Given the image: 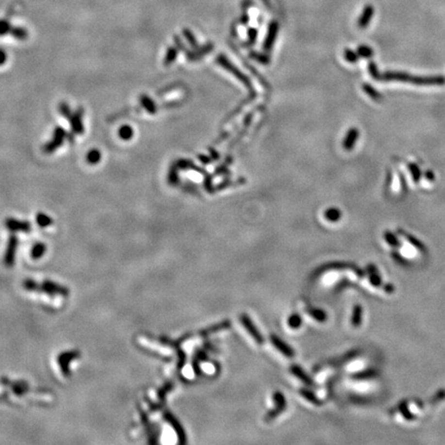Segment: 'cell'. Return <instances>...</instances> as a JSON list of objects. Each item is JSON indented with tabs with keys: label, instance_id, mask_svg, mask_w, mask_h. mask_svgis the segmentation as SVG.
I'll use <instances>...</instances> for the list:
<instances>
[{
	"label": "cell",
	"instance_id": "83f0119b",
	"mask_svg": "<svg viewBox=\"0 0 445 445\" xmlns=\"http://www.w3.org/2000/svg\"><path fill=\"white\" fill-rule=\"evenodd\" d=\"M12 29H13V28L11 27V24L8 23L7 21L0 20V36H2V35H5V34H8V33H11Z\"/></svg>",
	"mask_w": 445,
	"mask_h": 445
},
{
	"label": "cell",
	"instance_id": "8fae6325",
	"mask_svg": "<svg viewBox=\"0 0 445 445\" xmlns=\"http://www.w3.org/2000/svg\"><path fill=\"white\" fill-rule=\"evenodd\" d=\"M399 233L402 235L403 237H405V239L410 243V245H412L415 248H417L418 250H421V251H425L426 250V247L424 246V243L419 241L418 239H416L414 236H412V235L411 234H408L406 233L405 231H403V230H400Z\"/></svg>",
	"mask_w": 445,
	"mask_h": 445
},
{
	"label": "cell",
	"instance_id": "6da1fadb",
	"mask_svg": "<svg viewBox=\"0 0 445 445\" xmlns=\"http://www.w3.org/2000/svg\"><path fill=\"white\" fill-rule=\"evenodd\" d=\"M409 82L417 86H443L445 85V77L443 75H432V77L411 75Z\"/></svg>",
	"mask_w": 445,
	"mask_h": 445
},
{
	"label": "cell",
	"instance_id": "9a60e30c",
	"mask_svg": "<svg viewBox=\"0 0 445 445\" xmlns=\"http://www.w3.org/2000/svg\"><path fill=\"white\" fill-rule=\"evenodd\" d=\"M363 90L369 97H371L373 100H375V101H380L382 98L381 94L379 93V92H377L372 86L368 85V83H364Z\"/></svg>",
	"mask_w": 445,
	"mask_h": 445
},
{
	"label": "cell",
	"instance_id": "9c48e42d",
	"mask_svg": "<svg viewBox=\"0 0 445 445\" xmlns=\"http://www.w3.org/2000/svg\"><path fill=\"white\" fill-rule=\"evenodd\" d=\"M274 401L276 404V410H274L273 412L270 411L269 413L267 415V418H274L275 416H278L280 413H281V411L285 408V400L282 396V394L278 392L274 395Z\"/></svg>",
	"mask_w": 445,
	"mask_h": 445
},
{
	"label": "cell",
	"instance_id": "e575fe53",
	"mask_svg": "<svg viewBox=\"0 0 445 445\" xmlns=\"http://www.w3.org/2000/svg\"><path fill=\"white\" fill-rule=\"evenodd\" d=\"M392 255H393V257H394L395 259H396L397 261H399V262H400L402 265H407V264H408V262L406 261V260H405V259H403L402 257H400V255H399V254H395V253H392Z\"/></svg>",
	"mask_w": 445,
	"mask_h": 445
},
{
	"label": "cell",
	"instance_id": "2e32d148",
	"mask_svg": "<svg viewBox=\"0 0 445 445\" xmlns=\"http://www.w3.org/2000/svg\"><path fill=\"white\" fill-rule=\"evenodd\" d=\"M408 169L411 174V178L413 179L414 182H418L422 178V171L419 169V167L415 163H408Z\"/></svg>",
	"mask_w": 445,
	"mask_h": 445
},
{
	"label": "cell",
	"instance_id": "8d00e7d4",
	"mask_svg": "<svg viewBox=\"0 0 445 445\" xmlns=\"http://www.w3.org/2000/svg\"><path fill=\"white\" fill-rule=\"evenodd\" d=\"M6 61V54L2 49H0V65H2Z\"/></svg>",
	"mask_w": 445,
	"mask_h": 445
},
{
	"label": "cell",
	"instance_id": "277c9868",
	"mask_svg": "<svg viewBox=\"0 0 445 445\" xmlns=\"http://www.w3.org/2000/svg\"><path fill=\"white\" fill-rule=\"evenodd\" d=\"M279 23L276 21H272L269 24V27H268V32L265 38V43H264V49L266 51H270V49L273 47L274 41L278 37V33H279Z\"/></svg>",
	"mask_w": 445,
	"mask_h": 445
},
{
	"label": "cell",
	"instance_id": "d590c367",
	"mask_svg": "<svg viewBox=\"0 0 445 445\" xmlns=\"http://www.w3.org/2000/svg\"><path fill=\"white\" fill-rule=\"evenodd\" d=\"M425 178L429 181H433L434 179H435V175L431 170H427L426 173H425Z\"/></svg>",
	"mask_w": 445,
	"mask_h": 445
},
{
	"label": "cell",
	"instance_id": "7402d4cb",
	"mask_svg": "<svg viewBox=\"0 0 445 445\" xmlns=\"http://www.w3.org/2000/svg\"><path fill=\"white\" fill-rule=\"evenodd\" d=\"M358 55L359 57H363V58H371L373 56V49L368 47V46H360L358 48Z\"/></svg>",
	"mask_w": 445,
	"mask_h": 445
},
{
	"label": "cell",
	"instance_id": "484cf974",
	"mask_svg": "<svg viewBox=\"0 0 445 445\" xmlns=\"http://www.w3.org/2000/svg\"><path fill=\"white\" fill-rule=\"evenodd\" d=\"M11 34L16 38L24 39V38L27 37V30H25V29L20 28V27L13 28L12 31H11Z\"/></svg>",
	"mask_w": 445,
	"mask_h": 445
},
{
	"label": "cell",
	"instance_id": "e0dca14e",
	"mask_svg": "<svg viewBox=\"0 0 445 445\" xmlns=\"http://www.w3.org/2000/svg\"><path fill=\"white\" fill-rule=\"evenodd\" d=\"M70 120H71V125H72V128L73 130H75V132L77 133H82L83 131V127H82V115L81 114H78V115H74L70 117Z\"/></svg>",
	"mask_w": 445,
	"mask_h": 445
},
{
	"label": "cell",
	"instance_id": "44dd1931",
	"mask_svg": "<svg viewBox=\"0 0 445 445\" xmlns=\"http://www.w3.org/2000/svg\"><path fill=\"white\" fill-rule=\"evenodd\" d=\"M100 159H101V153H100L97 149L90 150L87 155V161L91 164L98 163L100 161Z\"/></svg>",
	"mask_w": 445,
	"mask_h": 445
},
{
	"label": "cell",
	"instance_id": "74e56055",
	"mask_svg": "<svg viewBox=\"0 0 445 445\" xmlns=\"http://www.w3.org/2000/svg\"><path fill=\"white\" fill-rule=\"evenodd\" d=\"M384 291L387 292V293H390V294L393 293V292L395 291L394 285H393V284H387V285H385V287H384Z\"/></svg>",
	"mask_w": 445,
	"mask_h": 445
},
{
	"label": "cell",
	"instance_id": "5bb4252c",
	"mask_svg": "<svg viewBox=\"0 0 445 445\" xmlns=\"http://www.w3.org/2000/svg\"><path fill=\"white\" fill-rule=\"evenodd\" d=\"M325 217L329 222H337L341 217V212L337 208H329L325 212Z\"/></svg>",
	"mask_w": 445,
	"mask_h": 445
},
{
	"label": "cell",
	"instance_id": "1f68e13d",
	"mask_svg": "<svg viewBox=\"0 0 445 445\" xmlns=\"http://www.w3.org/2000/svg\"><path fill=\"white\" fill-rule=\"evenodd\" d=\"M310 314H312L314 318H316L317 321H325L326 320V313L323 312V310H317V309H313L312 310V312H310Z\"/></svg>",
	"mask_w": 445,
	"mask_h": 445
},
{
	"label": "cell",
	"instance_id": "4316f807",
	"mask_svg": "<svg viewBox=\"0 0 445 445\" xmlns=\"http://www.w3.org/2000/svg\"><path fill=\"white\" fill-rule=\"evenodd\" d=\"M120 136L125 140L130 139L133 136V129L129 126H124L120 129Z\"/></svg>",
	"mask_w": 445,
	"mask_h": 445
},
{
	"label": "cell",
	"instance_id": "4fadbf2b",
	"mask_svg": "<svg viewBox=\"0 0 445 445\" xmlns=\"http://www.w3.org/2000/svg\"><path fill=\"white\" fill-rule=\"evenodd\" d=\"M362 315H363V308L361 305H356L352 310V316H351V324L354 327H359L362 324Z\"/></svg>",
	"mask_w": 445,
	"mask_h": 445
},
{
	"label": "cell",
	"instance_id": "d6986e66",
	"mask_svg": "<svg viewBox=\"0 0 445 445\" xmlns=\"http://www.w3.org/2000/svg\"><path fill=\"white\" fill-rule=\"evenodd\" d=\"M141 103H142V105H144V107L146 108V110L148 112H149L150 114L156 113V110H157L156 105H155L153 100L150 98H148L147 96H142L141 97Z\"/></svg>",
	"mask_w": 445,
	"mask_h": 445
},
{
	"label": "cell",
	"instance_id": "8992f818",
	"mask_svg": "<svg viewBox=\"0 0 445 445\" xmlns=\"http://www.w3.org/2000/svg\"><path fill=\"white\" fill-rule=\"evenodd\" d=\"M66 136V133L64 132L63 129L61 128H57L54 133V138L53 141L49 142V144L46 147V152L48 153H52L56 149V148L60 147L63 142L64 137Z\"/></svg>",
	"mask_w": 445,
	"mask_h": 445
},
{
	"label": "cell",
	"instance_id": "f546056e",
	"mask_svg": "<svg viewBox=\"0 0 445 445\" xmlns=\"http://www.w3.org/2000/svg\"><path fill=\"white\" fill-rule=\"evenodd\" d=\"M368 69H369V72H370V75H371V77H372L373 79H375V80H379V79H381L380 73H379V68H377V66H376V64H375L374 62H370V63H369V65H368Z\"/></svg>",
	"mask_w": 445,
	"mask_h": 445
},
{
	"label": "cell",
	"instance_id": "ffe728a7",
	"mask_svg": "<svg viewBox=\"0 0 445 445\" xmlns=\"http://www.w3.org/2000/svg\"><path fill=\"white\" fill-rule=\"evenodd\" d=\"M368 268H369V269L372 270L370 272L371 273V275H370V282L374 285V287H379V285H381V279H380L379 274L377 273L375 267L371 265V266H369Z\"/></svg>",
	"mask_w": 445,
	"mask_h": 445
},
{
	"label": "cell",
	"instance_id": "3957f363",
	"mask_svg": "<svg viewBox=\"0 0 445 445\" xmlns=\"http://www.w3.org/2000/svg\"><path fill=\"white\" fill-rule=\"evenodd\" d=\"M240 318H241V323H242V325L245 326V328H246L247 331L250 334L251 337H253L258 343H260V344L263 343V342H264V339H263V337H262L261 333H260V332L258 331V329L256 328L255 325L253 324V322H251L250 318H249L247 315H246V314H242V315L240 316Z\"/></svg>",
	"mask_w": 445,
	"mask_h": 445
},
{
	"label": "cell",
	"instance_id": "d4e9b609",
	"mask_svg": "<svg viewBox=\"0 0 445 445\" xmlns=\"http://www.w3.org/2000/svg\"><path fill=\"white\" fill-rule=\"evenodd\" d=\"M176 56H178V51H176V49H174V48H169V49H168L167 54H166L165 64H166V65H169L170 63H172V62L175 60Z\"/></svg>",
	"mask_w": 445,
	"mask_h": 445
},
{
	"label": "cell",
	"instance_id": "30bf717a",
	"mask_svg": "<svg viewBox=\"0 0 445 445\" xmlns=\"http://www.w3.org/2000/svg\"><path fill=\"white\" fill-rule=\"evenodd\" d=\"M291 370H292V373H293L294 375H295V376H297L298 379H299L302 382H304L305 384L309 385V387H310V385H313V380L310 379V377L305 373V371L302 370V369H301L299 366H296V365H295V366H292Z\"/></svg>",
	"mask_w": 445,
	"mask_h": 445
},
{
	"label": "cell",
	"instance_id": "ba28073f",
	"mask_svg": "<svg viewBox=\"0 0 445 445\" xmlns=\"http://www.w3.org/2000/svg\"><path fill=\"white\" fill-rule=\"evenodd\" d=\"M411 74L402 71H388L382 74L381 79L384 81H398V82H410Z\"/></svg>",
	"mask_w": 445,
	"mask_h": 445
},
{
	"label": "cell",
	"instance_id": "5b68a950",
	"mask_svg": "<svg viewBox=\"0 0 445 445\" xmlns=\"http://www.w3.org/2000/svg\"><path fill=\"white\" fill-rule=\"evenodd\" d=\"M270 340L273 343V346L278 348L283 356H285L287 358H294V356H295V352H294V350L288 346L287 343L283 342L281 339H280L278 336L271 335Z\"/></svg>",
	"mask_w": 445,
	"mask_h": 445
},
{
	"label": "cell",
	"instance_id": "7a4b0ae2",
	"mask_svg": "<svg viewBox=\"0 0 445 445\" xmlns=\"http://www.w3.org/2000/svg\"><path fill=\"white\" fill-rule=\"evenodd\" d=\"M373 16H374V6L371 4L365 5L358 20L359 28L361 29L367 28L369 26V24H370V22L372 21Z\"/></svg>",
	"mask_w": 445,
	"mask_h": 445
},
{
	"label": "cell",
	"instance_id": "603a6c76",
	"mask_svg": "<svg viewBox=\"0 0 445 445\" xmlns=\"http://www.w3.org/2000/svg\"><path fill=\"white\" fill-rule=\"evenodd\" d=\"M301 394H302V396H303V397H304L306 400H308L309 402L313 403V404H315V405H321V401L318 400L312 392H309V391H307V390H302V391H301Z\"/></svg>",
	"mask_w": 445,
	"mask_h": 445
},
{
	"label": "cell",
	"instance_id": "7c38bea8",
	"mask_svg": "<svg viewBox=\"0 0 445 445\" xmlns=\"http://www.w3.org/2000/svg\"><path fill=\"white\" fill-rule=\"evenodd\" d=\"M217 62H220V63H221V64H222V65L225 67L226 69H228V70H230V71L232 70V71L235 73V75H236L237 78H239V79H240L242 82H245L246 85H248V80H247V78H245V77H243V75H241L242 73H241L240 71L238 72V70H237V69L233 68V67H232L233 65H232V64L230 65V64H229V62L227 61L226 59H225V57H222V56H220V57H219V59H217Z\"/></svg>",
	"mask_w": 445,
	"mask_h": 445
},
{
	"label": "cell",
	"instance_id": "f1b7e54d",
	"mask_svg": "<svg viewBox=\"0 0 445 445\" xmlns=\"http://www.w3.org/2000/svg\"><path fill=\"white\" fill-rule=\"evenodd\" d=\"M301 322H302V320H301L300 315H298V314H293V315L290 316L288 324H289V326L291 327V328L296 329V328H299L300 325H301Z\"/></svg>",
	"mask_w": 445,
	"mask_h": 445
},
{
	"label": "cell",
	"instance_id": "ac0fdd59",
	"mask_svg": "<svg viewBox=\"0 0 445 445\" xmlns=\"http://www.w3.org/2000/svg\"><path fill=\"white\" fill-rule=\"evenodd\" d=\"M384 239H385V241H387V242L389 243V245H390L391 247H401V243H400V241L397 239L396 235L393 234V233L390 232V231H385V232H384Z\"/></svg>",
	"mask_w": 445,
	"mask_h": 445
},
{
	"label": "cell",
	"instance_id": "836d02e7",
	"mask_svg": "<svg viewBox=\"0 0 445 445\" xmlns=\"http://www.w3.org/2000/svg\"><path fill=\"white\" fill-rule=\"evenodd\" d=\"M257 35H258V31L257 29H254V28H250L248 30V36H249V40H250V44H253L256 38H257Z\"/></svg>",
	"mask_w": 445,
	"mask_h": 445
},
{
	"label": "cell",
	"instance_id": "4dcf8cb0",
	"mask_svg": "<svg viewBox=\"0 0 445 445\" xmlns=\"http://www.w3.org/2000/svg\"><path fill=\"white\" fill-rule=\"evenodd\" d=\"M183 35H184V37L187 38V40L189 41V44H191L193 47H196V46H197L195 36H194V34H193V33H192V31H190V30H188V29H184V30H183Z\"/></svg>",
	"mask_w": 445,
	"mask_h": 445
},
{
	"label": "cell",
	"instance_id": "52a82bcc",
	"mask_svg": "<svg viewBox=\"0 0 445 445\" xmlns=\"http://www.w3.org/2000/svg\"><path fill=\"white\" fill-rule=\"evenodd\" d=\"M359 138V130L357 128H351L347 132L346 138L343 140V148L346 150H351L357 144Z\"/></svg>",
	"mask_w": 445,
	"mask_h": 445
},
{
	"label": "cell",
	"instance_id": "cb8c5ba5",
	"mask_svg": "<svg viewBox=\"0 0 445 445\" xmlns=\"http://www.w3.org/2000/svg\"><path fill=\"white\" fill-rule=\"evenodd\" d=\"M344 58H346V60H347L348 62L355 63L359 60V55L358 53L351 51V49H346V51H344Z\"/></svg>",
	"mask_w": 445,
	"mask_h": 445
},
{
	"label": "cell",
	"instance_id": "d6a6232c",
	"mask_svg": "<svg viewBox=\"0 0 445 445\" xmlns=\"http://www.w3.org/2000/svg\"><path fill=\"white\" fill-rule=\"evenodd\" d=\"M443 399H445V390H441L438 394H436L434 399H433V402L437 403V402H439V401H441Z\"/></svg>",
	"mask_w": 445,
	"mask_h": 445
}]
</instances>
